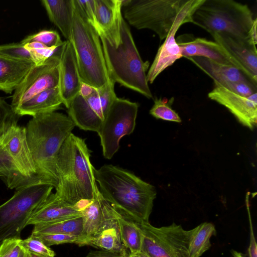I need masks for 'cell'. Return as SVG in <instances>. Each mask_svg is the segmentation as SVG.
<instances>
[{"label": "cell", "mask_w": 257, "mask_h": 257, "mask_svg": "<svg viewBox=\"0 0 257 257\" xmlns=\"http://www.w3.org/2000/svg\"><path fill=\"white\" fill-rule=\"evenodd\" d=\"M93 173L100 194L112 206L136 223L149 222L157 195L154 186L112 165L94 168Z\"/></svg>", "instance_id": "obj_1"}, {"label": "cell", "mask_w": 257, "mask_h": 257, "mask_svg": "<svg viewBox=\"0 0 257 257\" xmlns=\"http://www.w3.org/2000/svg\"><path fill=\"white\" fill-rule=\"evenodd\" d=\"M85 140L71 133L56 158L58 183L56 193L70 204L82 209L97 196L99 189Z\"/></svg>", "instance_id": "obj_2"}, {"label": "cell", "mask_w": 257, "mask_h": 257, "mask_svg": "<svg viewBox=\"0 0 257 257\" xmlns=\"http://www.w3.org/2000/svg\"><path fill=\"white\" fill-rule=\"evenodd\" d=\"M75 125L72 119L56 111L33 116L27 123L26 136L37 176L44 183L57 188L56 158Z\"/></svg>", "instance_id": "obj_3"}, {"label": "cell", "mask_w": 257, "mask_h": 257, "mask_svg": "<svg viewBox=\"0 0 257 257\" xmlns=\"http://www.w3.org/2000/svg\"><path fill=\"white\" fill-rule=\"evenodd\" d=\"M204 0H123L124 19L138 30L149 29L165 40L187 23Z\"/></svg>", "instance_id": "obj_4"}, {"label": "cell", "mask_w": 257, "mask_h": 257, "mask_svg": "<svg viewBox=\"0 0 257 257\" xmlns=\"http://www.w3.org/2000/svg\"><path fill=\"white\" fill-rule=\"evenodd\" d=\"M120 32L121 43L116 48L110 44L104 35L99 37L109 78L148 98H152L146 74L149 63L142 59L124 19Z\"/></svg>", "instance_id": "obj_5"}, {"label": "cell", "mask_w": 257, "mask_h": 257, "mask_svg": "<svg viewBox=\"0 0 257 257\" xmlns=\"http://www.w3.org/2000/svg\"><path fill=\"white\" fill-rule=\"evenodd\" d=\"M74 1L71 43L81 82L94 88L104 85L109 77L99 36L83 17Z\"/></svg>", "instance_id": "obj_6"}, {"label": "cell", "mask_w": 257, "mask_h": 257, "mask_svg": "<svg viewBox=\"0 0 257 257\" xmlns=\"http://www.w3.org/2000/svg\"><path fill=\"white\" fill-rule=\"evenodd\" d=\"M255 19L246 4L233 0H204L194 13L192 23L210 34L224 33L246 38Z\"/></svg>", "instance_id": "obj_7"}, {"label": "cell", "mask_w": 257, "mask_h": 257, "mask_svg": "<svg viewBox=\"0 0 257 257\" xmlns=\"http://www.w3.org/2000/svg\"><path fill=\"white\" fill-rule=\"evenodd\" d=\"M54 188L47 183H35L17 190L0 205V243L6 238H21L29 218Z\"/></svg>", "instance_id": "obj_8"}, {"label": "cell", "mask_w": 257, "mask_h": 257, "mask_svg": "<svg viewBox=\"0 0 257 257\" xmlns=\"http://www.w3.org/2000/svg\"><path fill=\"white\" fill-rule=\"evenodd\" d=\"M135 223L142 234L141 251L149 257H189L193 229L186 230L175 223L161 227L149 222Z\"/></svg>", "instance_id": "obj_9"}, {"label": "cell", "mask_w": 257, "mask_h": 257, "mask_svg": "<svg viewBox=\"0 0 257 257\" xmlns=\"http://www.w3.org/2000/svg\"><path fill=\"white\" fill-rule=\"evenodd\" d=\"M139 107L137 102L117 97L113 101L97 133L106 159H111L119 149L120 139L134 132Z\"/></svg>", "instance_id": "obj_10"}, {"label": "cell", "mask_w": 257, "mask_h": 257, "mask_svg": "<svg viewBox=\"0 0 257 257\" xmlns=\"http://www.w3.org/2000/svg\"><path fill=\"white\" fill-rule=\"evenodd\" d=\"M115 83L109 78L101 87L87 97L78 94L67 108L68 115L75 126L84 131L98 132L113 101L117 97Z\"/></svg>", "instance_id": "obj_11"}, {"label": "cell", "mask_w": 257, "mask_h": 257, "mask_svg": "<svg viewBox=\"0 0 257 257\" xmlns=\"http://www.w3.org/2000/svg\"><path fill=\"white\" fill-rule=\"evenodd\" d=\"M59 53L41 64L34 65L26 75L12 96L11 105L15 112L22 103L34 96L59 86Z\"/></svg>", "instance_id": "obj_12"}, {"label": "cell", "mask_w": 257, "mask_h": 257, "mask_svg": "<svg viewBox=\"0 0 257 257\" xmlns=\"http://www.w3.org/2000/svg\"><path fill=\"white\" fill-rule=\"evenodd\" d=\"M211 35L226 51L236 67L257 83V41L249 36L242 38L224 33Z\"/></svg>", "instance_id": "obj_13"}, {"label": "cell", "mask_w": 257, "mask_h": 257, "mask_svg": "<svg viewBox=\"0 0 257 257\" xmlns=\"http://www.w3.org/2000/svg\"><path fill=\"white\" fill-rule=\"evenodd\" d=\"M208 97L227 108L244 126L253 130L257 123V92L248 97L214 86Z\"/></svg>", "instance_id": "obj_14"}, {"label": "cell", "mask_w": 257, "mask_h": 257, "mask_svg": "<svg viewBox=\"0 0 257 257\" xmlns=\"http://www.w3.org/2000/svg\"><path fill=\"white\" fill-rule=\"evenodd\" d=\"M0 146L6 150L25 175L41 181L37 176L27 144L25 127L17 123L12 125L0 137Z\"/></svg>", "instance_id": "obj_15"}, {"label": "cell", "mask_w": 257, "mask_h": 257, "mask_svg": "<svg viewBox=\"0 0 257 257\" xmlns=\"http://www.w3.org/2000/svg\"><path fill=\"white\" fill-rule=\"evenodd\" d=\"M81 82L73 46L66 40L60 49L59 87L63 104L67 108L78 94Z\"/></svg>", "instance_id": "obj_16"}, {"label": "cell", "mask_w": 257, "mask_h": 257, "mask_svg": "<svg viewBox=\"0 0 257 257\" xmlns=\"http://www.w3.org/2000/svg\"><path fill=\"white\" fill-rule=\"evenodd\" d=\"M122 3L123 0H95L99 25L110 44L116 48L121 43Z\"/></svg>", "instance_id": "obj_17"}, {"label": "cell", "mask_w": 257, "mask_h": 257, "mask_svg": "<svg viewBox=\"0 0 257 257\" xmlns=\"http://www.w3.org/2000/svg\"><path fill=\"white\" fill-rule=\"evenodd\" d=\"M82 216L81 211L70 204L56 193H51L36 208L27 225L54 222Z\"/></svg>", "instance_id": "obj_18"}, {"label": "cell", "mask_w": 257, "mask_h": 257, "mask_svg": "<svg viewBox=\"0 0 257 257\" xmlns=\"http://www.w3.org/2000/svg\"><path fill=\"white\" fill-rule=\"evenodd\" d=\"M186 37L187 38L180 36V39L177 41L183 57H203L236 67L226 51L215 41L202 38Z\"/></svg>", "instance_id": "obj_19"}, {"label": "cell", "mask_w": 257, "mask_h": 257, "mask_svg": "<svg viewBox=\"0 0 257 257\" xmlns=\"http://www.w3.org/2000/svg\"><path fill=\"white\" fill-rule=\"evenodd\" d=\"M83 236L85 239L94 236L110 223L113 217L110 204L99 191L97 196L82 210Z\"/></svg>", "instance_id": "obj_20"}, {"label": "cell", "mask_w": 257, "mask_h": 257, "mask_svg": "<svg viewBox=\"0 0 257 257\" xmlns=\"http://www.w3.org/2000/svg\"><path fill=\"white\" fill-rule=\"evenodd\" d=\"M187 59L211 77L214 83L243 81L257 85V83L234 66L203 57H191Z\"/></svg>", "instance_id": "obj_21"}, {"label": "cell", "mask_w": 257, "mask_h": 257, "mask_svg": "<svg viewBox=\"0 0 257 257\" xmlns=\"http://www.w3.org/2000/svg\"><path fill=\"white\" fill-rule=\"evenodd\" d=\"M63 104L59 86L42 91L22 103L15 111L21 116H32L48 112L56 111Z\"/></svg>", "instance_id": "obj_22"}, {"label": "cell", "mask_w": 257, "mask_h": 257, "mask_svg": "<svg viewBox=\"0 0 257 257\" xmlns=\"http://www.w3.org/2000/svg\"><path fill=\"white\" fill-rule=\"evenodd\" d=\"M178 30H172L159 48L147 74V79L149 83H153L163 71L183 57L180 48L175 39V35Z\"/></svg>", "instance_id": "obj_23"}, {"label": "cell", "mask_w": 257, "mask_h": 257, "mask_svg": "<svg viewBox=\"0 0 257 257\" xmlns=\"http://www.w3.org/2000/svg\"><path fill=\"white\" fill-rule=\"evenodd\" d=\"M34 65L33 62L16 60L0 55V90L6 93L14 91Z\"/></svg>", "instance_id": "obj_24"}, {"label": "cell", "mask_w": 257, "mask_h": 257, "mask_svg": "<svg viewBox=\"0 0 257 257\" xmlns=\"http://www.w3.org/2000/svg\"><path fill=\"white\" fill-rule=\"evenodd\" d=\"M48 17L60 31L67 41H70L74 4L73 0H42Z\"/></svg>", "instance_id": "obj_25"}, {"label": "cell", "mask_w": 257, "mask_h": 257, "mask_svg": "<svg viewBox=\"0 0 257 257\" xmlns=\"http://www.w3.org/2000/svg\"><path fill=\"white\" fill-rule=\"evenodd\" d=\"M0 178L9 188L15 189L16 191L35 183H42L25 175L9 153L1 146Z\"/></svg>", "instance_id": "obj_26"}, {"label": "cell", "mask_w": 257, "mask_h": 257, "mask_svg": "<svg viewBox=\"0 0 257 257\" xmlns=\"http://www.w3.org/2000/svg\"><path fill=\"white\" fill-rule=\"evenodd\" d=\"M110 211L117 222L122 244L131 253L141 252L143 237L138 225L120 213L111 205Z\"/></svg>", "instance_id": "obj_27"}, {"label": "cell", "mask_w": 257, "mask_h": 257, "mask_svg": "<svg viewBox=\"0 0 257 257\" xmlns=\"http://www.w3.org/2000/svg\"><path fill=\"white\" fill-rule=\"evenodd\" d=\"M84 245H90L102 250L115 252L128 250L121 242L118 225L114 217L113 221L99 233L86 238Z\"/></svg>", "instance_id": "obj_28"}, {"label": "cell", "mask_w": 257, "mask_h": 257, "mask_svg": "<svg viewBox=\"0 0 257 257\" xmlns=\"http://www.w3.org/2000/svg\"><path fill=\"white\" fill-rule=\"evenodd\" d=\"M82 216L34 225L33 233H55L83 236Z\"/></svg>", "instance_id": "obj_29"}, {"label": "cell", "mask_w": 257, "mask_h": 257, "mask_svg": "<svg viewBox=\"0 0 257 257\" xmlns=\"http://www.w3.org/2000/svg\"><path fill=\"white\" fill-rule=\"evenodd\" d=\"M189 246V257H200L211 247L210 238L216 231L211 222H203L193 228Z\"/></svg>", "instance_id": "obj_30"}, {"label": "cell", "mask_w": 257, "mask_h": 257, "mask_svg": "<svg viewBox=\"0 0 257 257\" xmlns=\"http://www.w3.org/2000/svg\"><path fill=\"white\" fill-rule=\"evenodd\" d=\"M173 102V98L168 102L161 98H156L150 110V113L157 119L181 122L182 120L180 117L171 107Z\"/></svg>", "instance_id": "obj_31"}, {"label": "cell", "mask_w": 257, "mask_h": 257, "mask_svg": "<svg viewBox=\"0 0 257 257\" xmlns=\"http://www.w3.org/2000/svg\"><path fill=\"white\" fill-rule=\"evenodd\" d=\"M32 42H39L48 48H60L64 43L56 31L46 30L29 35L20 43L25 45Z\"/></svg>", "instance_id": "obj_32"}, {"label": "cell", "mask_w": 257, "mask_h": 257, "mask_svg": "<svg viewBox=\"0 0 257 257\" xmlns=\"http://www.w3.org/2000/svg\"><path fill=\"white\" fill-rule=\"evenodd\" d=\"M32 234L39 238L48 247L65 243H75L84 246L85 238L73 235L55 233H33Z\"/></svg>", "instance_id": "obj_33"}, {"label": "cell", "mask_w": 257, "mask_h": 257, "mask_svg": "<svg viewBox=\"0 0 257 257\" xmlns=\"http://www.w3.org/2000/svg\"><path fill=\"white\" fill-rule=\"evenodd\" d=\"M0 55L16 60L34 62L30 51L21 43L0 45Z\"/></svg>", "instance_id": "obj_34"}, {"label": "cell", "mask_w": 257, "mask_h": 257, "mask_svg": "<svg viewBox=\"0 0 257 257\" xmlns=\"http://www.w3.org/2000/svg\"><path fill=\"white\" fill-rule=\"evenodd\" d=\"M83 17L94 28L99 36L103 35L96 18L95 0H74Z\"/></svg>", "instance_id": "obj_35"}, {"label": "cell", "mask_w": 257, "mask_h": 257, "mask_svg": "<svg viewBox=\"0 0 257 257\" xmlns=\"http://www.w3.org/2000/svg\"><path fill=\"white\" fill-rule=\"evenodd\" d=\"M20 245L29 252L49 257H54L55 252L46 245L38 237L31 235L25 239H21Z\"/></svg>", "instance_id": "obj_36"}, {"label": "cell", "mask_w": 257, "mask_h": 257, "mask_svg": "<svg viewBox=\"0 0 257 257\" xmlns=\"http://www.w3.org/2000/svg\"><path fill=\"white\" fill-rule=\"evenodd\" d=\"M19 117L11 105L0 96V137L12 125L17 123Z\"/></svg>", "instance_id": "obj_37"}, {"label": "cell", "mask_w": 257, "mask_h": 257, "mask_svg": "<svg viewBox=\"0 0 257 257\" xmlns=\"http://www.w3.org/2000/svg\"><path fill=\"white\" fill-rule=\"evenodd\" d=\"M214 86H219L237 95L248 97L257 92V85L250 82H226L221 83H214Z\"/></svg>", "instance_id": "obj_38"}, {"label": "cell", "mask_w": 257, "mask_h": 257, "mask_svg": "<svg viewBox=\"0 0 257 257\" xmlns=\"http://www.w3.org/2000/svg\"><path fill=\"white\" fill-rule=\"evenodd\" d=\"M21 239L17 237L4 239L0 243V257H19L21 250Z\"/></svg>", "instance_id": "obj_39"}, {"label": "cell", "mask_w": 257, "mask_h": 257, "mask_svg": "<svg viewBox=\"0 0 257 257\" xmlns=\"http://www.w3.org/2000/svg\"><path fill=\"white\" fill-rule=\"evenodd\" d=\"M59 48H44L30 50L35 65L44 63L49 58L55 55Z\"/></svg>", "instance_id": "obj_40"}, {"label": "cell", "mask_w": 257, "mask_h": 257, "mask_svg": "<svg viewBox=\"0 0 257 257\" xmlns=\"http://www.w3.org/2000/svg\"><path fill=\"white\" fill-rule=\"evenodd\" d=\"M127 251L115 252L104 250L90 251L85 257H126Z\"/></svg>", "instance_id": "obj_41"}, {"label": "cell", "mask_w": 257, "mask_h": 257, "mask_svg": "<svg viewBox=\"0 0 257 257\" xmlns=\"http://www.w3.org/2000/svg\"><path fill=\"white\" fill-rule=\"evenodd\" d=\"M250 242L247 249L248 257H257V246L255 239L254 237L253 231L252 230V224L250 222Z\"/></svg>", "instance_id": "obj_42"}, {"label": "cell", "mask_w": 257, "mask_h": 257, "mask_svg": "<svg viewBox=\"0 0 257 257\" xmlns=\"http://www.w3.org/2000/svg\"><path fill=\"white\" fill-rule=\"evenodd\" d=\"M95 88L86 83L81 82L78 94L83 97H88L94 92Z\"/></svg>", "instance_id": "obj_43"}, {"label": "cell", "mask_w": 257, "mask_h": 257, "mask_svg": "<svg viewBox=\"0 0 257 257\" xmlns=\"http://www.w3.org/2000/svg\"><path fill=\"white\" fill-rule=\"evenodd\" d=\"M25 47L28 50L33 49L48 48L41 43L37 42H32L24 45Z\"/></svg>", "instance_id": "obj_44"}, {"label": "cell", "mask_w": 257, "mask_h": 257, "mask_svg": "<svg viewBox=\"0 0 257 257\" xmlns=\"http://www.w3.org/2000/svg\"><path fill=\"white\" fill-rule=\"evenodd\" d=\"M19 257H29V251L21 246V250Z\"/></svg>", "instance_id": "obj_45"}, {"label": "cell", "mask_w": 257, "mask_h": 257, "mask_svg": "<svg viewBox=\"0 0 257 257\" xmlns=\"http://www.w3.org/2000/svg\"><path fill=\"white\" fill-rule=\"evenodd\" d=\"M231 254L232 257H246V256L242 253L234 250H231Z\"/></svg>", "instance_id": "obj_46"}, {"label": "cell", "mask_w": 257, "mask_h": 257, "mask_svg": "<svg viewBox=\"0 0 257 257\" xmlns=\"http://www.w3.org/2000/svg\"><path fill=\"white\" fill-rule=\"evenodd\" d=\"M29 257H49V256H44V255H40V254L34 253H32V252H31L29 251Z\"/></svg>", "instance_id": "obj_47"}, {"label": "cell", "mask_w": 257, "mask_h": 257, "mask_svg": "<svg viewBox=\"0 0 257 257\" xmlns=\"http://www.w3.org/2000/svg\"><path fill=\"white\" fill-rule=\"evenodd\" d=\"M126 257H141L138 253H128V255Z\"/></svg>", "instance_id": "obj_48"}, {"label": "cell", "mask_w": 257, "mask_h": 257, "mask_svg": "<svg viewBox=\"0 0 257 257\" xmlns=\"http://www.w3.org/2000/svg\"><path fill=\"white\" fill-rule=\"evenodd\" d=\"M138 253L140 255L141 257H149L146 253H144L143 252H142V251L139 252Z\"/></svg>", "instance_id": "obj_49"}]
</instances>
